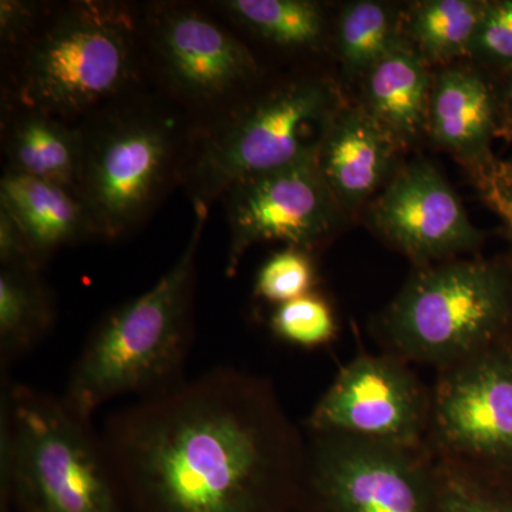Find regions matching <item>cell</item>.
<instances>
[{
    "label": "cell",
    "instance_id": "1",
    "mask_svg": "<svg viewBox=\"0 0 512 512\" xmlns=\"http://www.w3.org/2000/svg\"><path fill=\"white\" fill-rule=\"evenodd\" d=\"M104 444L131 512H274L306 447L265 380L220 366L111 414Z\"/></svg>",
    "mask_w": 512,
    "mask_h": 512
},
{
    "label": "cell",
    "instance_id": "2",
    "mask_svg": "<svg viewBox=\"0 0 512 512\" xmlns=\"http://www.w3.org/2000/svg\"><path fill=\"white\" fill-rule=\"evenodd\" d=\"M13 57L9 107L77 124L143 90V8L100 0L52 6Z\"/></svg>",
    "mask_w": 512,
    "mask_h": 512
},
{
    "label": "cell",
    "instance_id": "3",
    "mask_svg": "<svg viewBox=\"0 0 512 512\" xmlns=\"http://www.w3.org/2000/svg\"><path fill=\"white\" fill-rule=\"evenodd\" d=\"M183 254L153 288L107 313L77 357L63 397L84 417L119 397L157 396L184 382L194 336L197 252L208 217L194 205Z\"/></svg>",
    "mask_w": 512,
    "mask_h": 512
},
{
    "label": "cell",
    "instance_id": "4",
    "mask_svg": "<svg viewBox=\"0 0 512 512\" xmlns=\"http://www.w3.org/2000/svg\"><path fill=\"white\" fill-rule=\"evenodd\" d=\"M0 480L19 512H126V500L92 419L62 396L2 383Z\"/></svg>",
    "mask_w": 512,
    "mask_h": 512
},
{
    "label": "cell",
    "instance_id": "5",
    "mask_svg": "<svg viewBox=\"0 0 512 512\" xmlns=\"http://www.w3.org/2000/svg\"><path fill=\"white\" fill-rule=\"evenodd\" d=\"M83 137L77 197L94 237L120 241L153 214L180 184L190 120L164 96L143 90L79 121Z\"/></svg>",
    "mask_w": 512,
    "mask_h": 512
},
{
    "label": "cell",
    "instance_id": "6",
    "mask_svg": "<svg viewBox=\"0 0 512 512\" xmlns=\"http://www.w3.org/2000/svg\"><path fill=\"white\" fill-rule=\"evenodd\" d=\"M338 109L335 90L320 79L242 94L207 119L190 121L180 184L194 205L210 208L239 181L318 151Z\"/></svg>",
    "mask_w": 512,
    "mask_h": 512
},
{
    "label": "cell",
    "instance_id": "7",
    "mask_svg": "<svg viewBox=\"0 0 512 512\" xmlns=\"http://www.w3.org/2000/svg\"><path fill=\"white\" fill-rule=\"evenodd\" d=\"M511 316L503 271L460 261L414 276L384 316V330L402 355L451 366L493 346Z\"/></svg>",
    "mask_w": 512,
    "mask_h": 512
},
{
    "label": "cell",
    "instance_id": "8",
    "mask_svg": "<svg viewBox=\"0 0 512 512\" xmlns=\"http://www.w3.org/2000/svg\"><path fill=\"white\" fill-rule=\"evenodd\" d=\"M143 43L147 74L190 121L227 107L258 74L251 50L187 3L144 6Z\"/></svg>",
    "mask_w": 512,
    "mask_h": 512
},
{
    "label": "cell",
    "instance_id": "9",
    "mask_svg": "<svg viewBox=\"0 0 512 512\" xmlns=\"http://www.w3.org/2000/svg\"><path fill=\"white\" fill-rule=\"evenodd\" d=\"M221 201L229 227L225 266L229 278L237 274L242 258L254 245L284 241L309 251L338 222L339 204L320 174L318 151L239 181Z\"/></svg>",
    "mask_w": 512,
    "mask_h": 512
},
{
    "label": "cell",
    "instance_id": "10",
    "mask_svg": "<svg viewBox=\"0 0 512 512\" xmlns=\"http://www.w3.org/2000/svg\"><path fill=\"white\" fill-rule=\"evenodd\" d=\"M302 484L332 512H427L429 484L413 448L315 434Z\"/></svg>",
    "mask_w": 512,
    "mask_h": 512
},
{
    "label": "cell",
    "instance_id": "11",
    "mask_svg": "<svg viewBox=\"0 0 512 512\" xmlns=\"http://www.w3.org/2000/svg\"><path fill=\"white\" fill-rule=\"evenodd\" d=\"M426 423L419 386L402 365L363 356L350 363L308 419L313 434H345L414 448Z\"/></svg>",
    "mask_w": 512,
    "mask_h": 512
},
{
    "label": "cell",
    "instance_id": "12",
    "mask_svg": "<svg viewBox=\"0 0 512 512\" xmlns=\"http://www.w3.org/2000/svg\"><path fill=\"white\" fill-rule=\"evenodd\" d=\"M434 402L441 443L512 467V350L493 345L450 366Z\"/></svg>",
    "mask_w": 512,
    "mask_h": 512
},
{
    "label": "cell",
    "instance_id": "13",
    "mask_svg": "<svg viewBox=\"0 0 512 512\" xmlns=\"http://www.w3.org/2000/svg\"><path fill=\"white\" fill-rule=\"evenodd\" d=\"M370 222L414 259L470 251L481 241L456 192L427 163L409 165L394 177L370 208Z\"/></svg>",
    "mask_w": 512,
    "mask_h": 512
},
{
    "label": "cell",
    "instance_id": "14",
    "mask_svg": "<svg viewBox=\"0 0 512 512\" xmlns=\"http://www.w3.org/2000/svg\"><path fill=\"white\" fill-rule=\"evenodd\" d=\"M396 146L366 107H346L333 114L320 141L318 165L339 205L357 207L377 190Z\"/></svg>",
    "mask_w": 512,
    "mask_h": 512
},
{
    "label": "cell",
    "instance_id": "15",
    "mask_svg": "<svg viewBox=\"0 0 512 512\" xmlns=\"http://www.w3.org/2000/svg\"><path fill=\"white\" fill-rule=\"evenodd\" d=\"M495 127L497 104L480 74L453 67L437 77L427 123L436 144L480 170L493 161L490 143Z\"/></svg>",
    "mask_w": 512,
    "mask_h": 512
},
{
    "label": "cell",
    "instance_id": "16",
    "mask_svg": "<svg viewBox=\"0 0 512 512\" xmlns=\"http://www.w3.org/2000/svg\"><path fill=\"white\" fill-rule=\"evenodd\" d=\"M0 208L22 229L40 265L55 252L94 237L86 208L74 192L5 170Z\"/></svg>",
    "mask_w": 512,
    "mask_h": 512
},
{
    "label": "cell",
    "instance_id": "17",
    "mask_svg": "<svg viewBox=\"0 0 512 512\" xmlns=\"http://www.w3.org/2000/svg\"><path fill=\"white\" fill-rule=\"evenodd\" d=\"M9 109L3 128L5 170L59 185L77 195L83 157L79 123L37 110Z\"/></svg>",
    "mask_w": 512,
    "mask_h": 512
},
{
    "label": "cell",
    "instance_id": "18",
    "mask_svg": "<svg viewBox=\"0 0 512 512\" xmlns=\"http://www.w3.org/2000/svg\"><path fill=\"white\" fill-rule=\"evenodd\" d=\"M426 63L404 42L365 74L366 110L397 144L419 137L429 123L433 83Z\"/></svg>",
    "mask_w": 512,
    "mask_h": 512
},
{
    "label": "cell",
    "instance_id": "19",
    "mask_svg": "<svg viewBox=\"0 0 512 512\" xmlns=\"http://www.w3.org/2000/svg\"><path fill=\"white\" fill-rule=\"evenodd\" d=\"M56 303L40 269L0 266V369L2 376L49 335Z\"/></svg>",
    "mask_w": 512,
    "mask_h": 512
},
{
    "label": "cell",
    "instance_id": "20",
    "mask_svg": "<svg viewBox=\"0 0 512 512\" xmlns=\"http://www.w3.org/2000/svg\"><path fill=\"white\" fill-rule=\"evenodd\" d=\"M212 8L252 35L284 49L313 47L322 37V12L308 0H222L212 3Z\"/></svg>",
    "mask_w": 512,
    "mask_h": 512
},
{
    "label": "cell",
    "instance_id": "21",
    "mask_svg": "<svg viewBox=\"0 0 512 512\" xmlns=\"http://www.w3.org/2000/svg\"><path fill=\"white\" fill-rule=\"evenodd\" d=\"M485 2L430 0L414 10L409 32L426 62H444L471 52Z\"/></svg>",
    "mask_w": 512,
    "mask_h": 512
},
{
    "label": "cell",
    "instance_id": "22",
    "mask_svg": "<svg viewBox=\"0 0 512 512\" xmlns=\"http://www.w3.org/2000/svg\"><path fill=\"white\" fill-rule=\"evenodd\" d=\"M403 43L392 13L382 3L367 0L350 3L343 9L338 26V49L348 76H365Z\"/></svg>",
    "mask_w": 512,
    "mask_h": 512
},
{
    "label": "cell",
    "instance_id": "23",
    "mask_svg": "<svg viewBox=\"0 0 512 512\" xmlns=\"http://www.w3.org/2000/svg\"><path fill=\"white\" fill-rule=\"evenodd\" d=\"M269 326L276 338L301 348L325 345L336 333L329 303L315 293L276 306Z\"/></svg>",
    "mask_w": 512,
    "mask_h": 512
},
{
    "label": "cell",
    "instance_id": "24",
    "mask_svg": "<svg viewBox=\"0 0 512 512\" xmlns=\"http://www.w3.org/2000/svg\"><path fill=\"white\" fill-rule=\"evenodd\" d=\"M315 285V265L308 251L288 247L269 256L255 279V295L265 301H293L312 293Z\"/></svg>",
    "mask_w": 512,
    "mask_h": 512
},
{
    "label": "cell",
    "instance_id": "25",
    "mask_svg": "<svg viewBox=\"0 0 512 512\" xmlns=\"http://www.w3.org/2000/svg\"><path fill=\"white\" fill-rule=\"evenodd\" d=\"M470 55L512 69V0L485 2Z\"/></svg>",
    "mask_w": 512,
    "mask_h": 512
},
{
    "label": "cell",
    "instance_id": "26",
    "mask_svg": "<svg viewBox=\"0 0 512 512\" xmlns=\"http://www.w3.org/2000/svg\"><path fill=\"white\" fill-rule=\"evenodd\" d=\"M50 6L39 2L23 0H2L0 2V39L3 52L15 55L42 25Z\"/></svg>",
    "mask_w": 512,
    "mask_h": 512
},
{
    "label": "cell",
    "instance_id": "27",
    "mask_svg": "<svg viewBox=\"0 0 512 512\" xmlns=\"http://www.w3.org/2000/svg\"><path fill=\"white\" fill-rule=\"evenodd\" d=\"M478 187L512 239V160L491 161L477 170Z\"/></svg>",
    "mask_w": 512,
    "mask_h": 512
},
{
    "label": "cell",
    "instance_id": "28",
    "mask_svg": "<svg viewBox=\"0 0 512 512\" xmlns=\"http://www.w3.org/2000/svg\"><path fill=\"white\" fill-rule=\"evenodd\" d=\"M0 266H29L42 269L22 229L0 208Z\"/></svg>",
    "mask_w": 512,
    "mask_h": 512
},
{
    "label": "cell",
    "instance_id": "29",
    "mask_svg": "<svg viewBox=\"0 0 512 512\" xmlns=\"http://www.w3.org/2000/svg\"><path fill=\"white\" fill-rule=\"evenodd\" d=\"M441 512H512L504 505L491 503L458 481L448 484L441 501Z\"/></svg>",
    "mask_w": 512,
    "mask_h": 512
},
{
    "label": "cell",
    "instance_id": "30",
    "mask_svg": "<svg viewBox=\"0 0 512 512\" xmlns=\"http://www.w3.org/2000/svg\"><path fill=\"white\" fill-rule=\"evenodd\" d=\"M503 109L505 130H507V133L512 137V73L510 82L507 84V89H505Z\"/></svg>",
    "mask_w": 512,
    "mask_h": 512
}]
</instances>
